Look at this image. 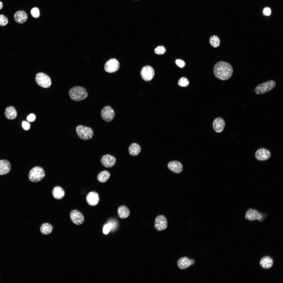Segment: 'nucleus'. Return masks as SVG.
<instances>
[{"instance_id":"nucleus-1","label":"nucleus","mask_w":283,"mask_h":283,"mask_svg":"<svg viewBox=\"0 0 283 283\" xmlns=\"http://www.w3.org/2000/svg\"><path fill=\"white\" fill-rule=\"evenodd\" d=\"M233 72V68L229 63L224 61L217 63L213 68V72L217 78L222 80L229 79Z\"/></svg>"},{"instance_id":"nucleus-2","label":"nucleus","mask_w":283,"mask_h":283,"mask_svg":"<svg viewBox=\"0 0 283 283\" xmlns=\"http://www.w3.org/2000/svg\"><path fill=\"white\" fill-rule=\"evenodd\" d=\"M69 94L70 99L76 101L83 100L88 96L86 90L80 86H76L71 88L69 91Z\"/></svg>"},{"instance_id":"nucleus-3","label":"nucleus","mask_w":283,"mask_h":283,"mask_svg":"<svg viewBox=\"0 0 283 283\" xmlns=\"http://www.w3.org/2000/svg\"><path fill=\"white\" fill-rule=\"evenodd\" d=\"M76 131L77 135L81 139L87 140L90 139L94 135V131L90 127L79 125L76 127Z\"/></svg>"},{"instance_id":"nucleus-4","label":"nucleus","mask_w":283,"mask_h":283,"mask_svg":"<svg viewBox=\"0 0 283 283\" xmlns=\"http://www.w3.org/2000/svg\"><path fill=\"white\" fill-rule=\"evenodd\" d=\"M275 81L270 80L260 84L257 86L254 91L257 94H261L267 93L273 89L276 85Z\"/></svg>"},{"instance_id":"nucleus-5","label":"nucleus","mask_w":283,"mask_h":283,"mask_svg":"<svg viewBox=\"0 0 283 283\" xmlns=\"http://www.w3.org/2000/svg\"><path fill=\"white\" fill-rule=\"evenodd\" d=\"M45 175L43 169L41 167L36 166L33 168L28 175L29 180L32 182H37L41 181Z\"/></svg>"},{"instance_id":"nucleus-6","label":"nucleus","mask_w":283,"mask_h":283,"mask_svg":"<svg viewBox=\"0 0 283 283\" xmlns=\"http://www.w3.org/2000/svg\"><path fill=\"white\" fill-rule=\"evenodd\" d=\"M35 80L37 84L40 86L44 88L49 87L51 84V81L50 77L42 72L37 73L36 75Z\"/></svg>"},{"instance_id":"nucleus-7","label":"nucleus","mask_w":283,"mask_h":283,"mask_svg":"<svg viewBox=\"0 0 283 283\" xmlns=\"http://www.w3.org/2000/svg\"><path fill=\"white\" fill-rule=\"evenodd\" d=\"M115 115L114 110L111 106L108 105L104 106L101 112L102 118L107 122L112 121L114 119Z\"/></svg>"},{"instance_id":"nucleus-8","label":"nucleus","mask_w":283,"mask_h":283,"mask_svg":"<svg viewBox=\"0 0 283 283\" xmlns=\"http://www.w3.org/2000/svg\"><path fill=\"white\" fill-rule=\"evenodd\" d=\"M140 74L142 78L145 81H149L153 78L155 75L154 69L151 66H146L142 69Z\"/></svg>"},{"instance_id":"nucleus-9","label":"nucleus","mask_w":283,"mask_h":283,"mask_svg":"<svg viewBox=\"0 0 283 283\" xmlns=\"http://www.w3.org/2000/svg\"><path fill=\"white\" fill-rule=\"evenodd\" d=\"M167 226L166 218L163 215L157 216L155 219L154 227L158 231H160L166 229Z\"/></svg>"},{"instance_id":"nucleus-10","label":"nucleus","mask_w":283,"mask_h":283,"mask_svg":"<svg viewBox=\"0 0 283 283\" xmlns=\"http://www.w3.org/2000/svg\"><path fill=\"white\" fill-rule=\"evenodd\" d=\"M265 216L262 213L252 209L248 210L245 215L246 218L251 221L257 220L259 221H262L264 219Z\"/></svg>"},{"instance_id":"nucleus-11","label":"nucleus","mask_w":283,"mask_h":283,"mask_svg":"<svg viewBox=\"0 0 283 283\" xmlns=\"http://www.w3.org/2000/svg\"><path fill=\"white\" fill-rule=\"evenodd\" d=\"M119 67V62L114 58L108 60L105 64L104 66L105 70L108 73H113L117 71Z\"/></svg>"},{"instance_id":"nucleus-12","label":"nucleus","mask_w":283,"mask_h":283,"mask_svg":"<svg viewBox=\"0 0 283 283\" xmlns=\"http://www.w3.org/2000/svg\"><path fill=\"white\" fill-rule=\"evenodd\" d=\"M100 161L102 165L105 167L111 168L113 166L116 162V159L114 156L107 154L102 156Z\"/></svg>"},{"instance_id":"nucleus-13","label":"nucleus","mask_w":283,"mask_h":283,"mask_svg":"<svg viewBox=\"0 0 283 283\" xmlns=\"http://www.w3.org/2000/svg\"><path fill=\"white\" fill-rule=\"evenodd\" d=\"M271 153L268 150L264 148L259 149L256 151L255 156L256 159L260 161L266 160L270 158Z\"/></svg>"},{"instance_id":"nucleus-14","label":"nucleus","mask_w":283,"mask_h":283,"mask_svg":"<svg viewBox=\"0 0 283 283\" xmlns=\"http://www.w3.org/2000/svg\"><path fill=\"white\" fill-rule=\"evenodd\" d=\"M70 217L72 222L77 225L82 224L84 221L83 214L77 210H74L71 212Z\"/></svg>"},{"instance_id":"nucleus-15","label":"nucleus","mask_w":283,"mask_h":283,"mask_svg":"<svg viewBox=\"0 0 283 283\" xmlns=\"http://www.w3.org/2000/svg\"><path fill=\"white\" fill-rule=\"evenodd\" d=\"M225 125L224 120L221 117L215 118L213 121L212 126L215 132L218 133L222 132L224 130Z\"/></svg>"},{"instance_id":"nucleus-16","label":"nucleus","mask_w":283,"mask_h":283,"mask_svg":"<svg viewBox=\"0 0 283 283\" xmlns=\"http://www.w3.org/2000/svg\"><path fill=\"white\" fill-rule=\"evenodd\" d=\"M167 167L171 171L177 174L180 173L183 170V166L182 163L176 160L169 162L168 164Z\"/></svg>"},{"instance_id":"nucleus-17","label":"nucleus","mask_w":283,"mask_h":283,"mask_svg":"<svg viewBox=\"0 0 283 283\" xmlns=\"http://www.w3.org/2000/svg\"><path fill=\"white\" fill-rule=\"evenodd\" d=\"M99 197L98 194L96 192L92 191L89 193L86 197V200L88 204L91 206H95L99 203Z\"/></svg>"},{"instance_id":"nucleus-18","label":"nucleus","mask_w":283,"mask_h":283,"mask_svg":"<svg viewBox=\"0 0 283 283\" xmlns=\"http://www.w3.org/2000/svg\"><path fill=\"white\" fill-rule=\"evenodd\" d=\"M15 21L18 23L22 24L25 22L28 19L26 13L23 10H19L16 12L14 15Z\"/></svg>"},{"instance_id":"nucleus-19","label":"nucleus","mask_w":283,"mask_h":283,"mask_svg":"<svg viewBox=\"0 0 283 283\" xmlns=\"http://www.w3.org/2000/svg\"><path fill=\"white\" fill-rule=\"evenodd\" d=\"M10 169L11 166L8 161L6 160H0V175L8 173Z\"/></svg>"},{"instance_id":"nucleus-20","label":"nucleus","mask_w":283,"mask_h":283,"mask_svg":"<svg viewBox=\"0 0 283 283\" xmlns=\"http://www.w3.org/2000/svg\"><path fill=\"white\" fill-rule=\"evenodd\" d=\"M118 216L122 219H126L130 214L129 209L125 206L122 205L119 206L117 210Z\"/></svg>"},{"instance_id":"nucleus-21","label":"nucleus","mask_w":283,"mask_h":283,"mask_svg":"<svg viewBox=\"0 0 283 283\" xmlns=\"http://www.w3.org/2000/svg\"><path fill=\"white\" fill-rule=\"evenodd\" d=\"M5 115L6 118L9 119H14L17 117V113L15 108L12 106L7 107L6 109Z\"/></svg>"},{"instance_id":"nucleus-22","label":"nucleus","mask_w":283,"mask_h":283,"mask_svg":"<svg viewBox=\"0 0 283 283\" xmlns=\"http://www.w3.org/2000/svg\"><path fill=\"white\" fill-rule=\"evenodd\" d=\"M65 194V192L61 187L57 186L53 189L52 194L54 198L56 199H60L62 198Z\"/></svg>"},{"instance_id":"nucleus-23","label":"nucleus","mask_w":283,"mask_h":283,"mask_svg":"<svg viewBox=\"0 0 283 283\" xmlns=\"http://www.w3.org/2000/svg\"><path fill=\"white\" fill-rule=\"evenodd\" d=\"M141 151L140 146L136 143H132L128 148L129 154L132 156L138 155Z\"/></svg>"},{"instance_id":"nucleus-24","label":"nucleus","mask_w":283,"mask_h":283,"mask_svg":"<svg viewBox=\"0 0 283 283\" xmlns=\"http://www.w3.org/2000/svg\"><path fill=\"white\" fill-rule=\"evenodd\" d=\"M177 264L180 269H185L191 265L190 260L187 257H183L178 260Z\"/></svg>"},{"instance_id":"nucleus-25","label":"nucleus","mask_w":283,"mask_h":283,"mask_svg":"<svg viewBox=\"0 0 283 283\" xmlns=\"http://www.w3.org/2000/svg\"><path fill=\"white\" fill-rule=\"evenodd\" d=\"M273 261L272 259L269 256H265L260 261V264L264 268L268 269L271 268L273 266Z\"/></svg>"},{"instance_id":"nucleus-26","label":"nucleus","mask_w":283,"mask_h":283,"mask_svg":"<svg viewBox=\"0 0 283 283\" xmlns=\"http://www.w3.org/2000/svg\"><path fill=\"white\" fill-rule=\"evenodd\" d=\"M110 176V172L107 170H103L100 172L97 176V179L99 182L103 183L106 182Z\"/></svg>"},{"instance_id":"nucleus-27","label":"nucleus","mask_w":283,"mask_h":283,"mask_svg":"<svg viewBox=\"0 0 283 283\" xmlns=\"http://www.w3.org/2000/svg\"><path fill=\"white\" fill-rule=\"evenodd\" d=\"M53 229L52 226L48 223L43 224L41 226L40 230L41 233L44 235H47L50 233Z\"/></svg>"},{"instance_id":"nucleus-28","label":"nucleus","mask_w":283,"mask_h":283,"mask_svg":"<svg viewBox=\"0 0 283 283\" xmlns=\"http://www.w3.org/2000/svg\"><path fill=\"white\" fill-rule=\"evenodd\" d=\"M209 42L210 45L215 48L218 47L220 45V40L219 37L216 35L211 36Z\"/></svg>"},{"instance_id":"nucleus-29","label":"nucleus","mask_w":283,"mask_h":283,"mask_svg":"<svg viewBox=\"0 0 283 283\" xmlns=\"http://www.w3.org/2000/svg\"><path fill=\"white\" fill-rule=\"evenodd\" d=\"M178 84L182 87H187L189 84V82L188 79L184 77H182L179 80Z\"/></svg>"},{"instance_id":"nucleus-30","label":"nucleus","mask_w":283,"mask_h":283,"mask_svg":"<svg viewBox=\"0 0 283 283\" xmlns=\"http://www.w3.org/2000/svg\"><path fill=\"white\" fill-rule=\"evenodd\" d=\"M8 22V18L5 15L0 14V26H3L6 25Z\"/></svg>"},{"instance_id":"nucleus-31","label":"nucleus","mask_w":283,"mask_h":283,"mask_svg":"<svg viewBox=\"0 0 283 283\" xmlns=\"http://www.w3.org/2000/svg\"><path fill=\"white\" fill-rule=\"evenodd\" d=\"M166 52V49L163 46H160L157 47L154 50L155 53L158 55L164 54Z\"/></svg>"},{"instance_id":"nucleus-32","label":"nucleus","mask_w":283,"mask_h":283,"mask_svg":"<svg viewBox=\"0 0 283 283\" xmlns=\"http://www.w3.org/2000/svg\"><path fill=\"white\" fill-rule=\"evenodd\" d=\"M30 13L32 16L34 18H37L40 16L39 10L37 7L33 8L31 9Z\"/></svg>"},{"instance_id":"nucleus-33","label":"nucleus","mask_w":283,"mask_h":283,"mask_svg":"<svg viewBox=\"0 0 283 283\" xmlns=\"http://www.w3.org/2000/svg\"><path fill=\"white\" fill-rule=\"evenodd\" d=\"M111 228V225L110 224H106L103 227V232L105 234H107L110 232Z\"/></svg>"},{"instance_id":"nucleus-34","label":"nucleus","mask_w":283,"mask_h":283,"mask_svg":"<svg viewBox=\"0 0 283 283\" xmlns=\"http://www.w3.org/2000/svg\"><path fill=\"white\" fill-rule=\"evenodd\" d=\"M176 65L181 68H183L185 66V62L182 60L180 59H177L175 61Z\"/></svg>"},{"instance_id":"nucleus-35","label":"nucleus","mask_w":283,"mask_h":283,"mask_svg":"<svg viewBox=\"0 0 283 283\" xmlns=\"http://www.w3.org/2000/svg\"><path fill=\"white\" fill-rule=\"evenodd\" d=\"M22 127L25 130H28L30 128V124L28 122L23 121L22 123Z\"/></svg>"},{"instance_id":"nucleus-36","label":"nucleus","mask_w":283,"mask_h":283,"mask_svg":"<svg viewBox=\"0 0 283 283\" xmlns=\"http://www.w3.org/2000/svg\"><path fill=\"white\" fill-rule=\"evenodd\" d=\"M36 119V116L35 115L33 114H30L27 117V120L29 122H33L35 121Z\"/></svg>"},{"instance_id":"nucleus-37","label":"nucleus","mask_w":283,"mask_h":283,"mask_svg":"<svg viewBox=\"0 0 283 283\" xmlns=\"http://www.w3.org/2000/svg\"><path fill=\"white\" fill-rule=\"evenodd\" d=\"M271 13L270 9L268 8H265L263 10V14L265 16H269Z\"/></svg>"},{"instance_id":"nucleus-38","label":"nucleus","mask_w":283,"mask_h":283,"mask_svg":"<svg viewBox=\"0 0 283 283\" xmlns=\"http://www.w3.org/2000/svg\"><path fill=\"white\" fill-rule=\"evenodd\" d=\"M191 262V265H193L195 263V262L194 260L193 259H191L190 260Z\"/></svg>"},{"instance_id":"nucleus-39","label":"nucleus","mask_w":283,"mask_h":283,"mask_svg":"<svg viewBox=\"0 0 283 283\" xmlns=\"http://www.w3.org/2000/svg\"><path fill=\"white\" fill-rule=\"evenodd\" d=\"M3 7V4L2 2L0 1V10Z\"/></svg>"},{"instance_id":"nucleus-40","label":"nucleus","mask_w":283,"mask_h":283,"mask_svg":"<svg viewBox=\"0 0 283 283\" xmlns=\"http://www.w3.org/2000/svg\"><path fill=\"white\" fill-rule=\"evenodd\" d=\"M137 0L138 1V0Z\"/></svg>"}]
</instances>
